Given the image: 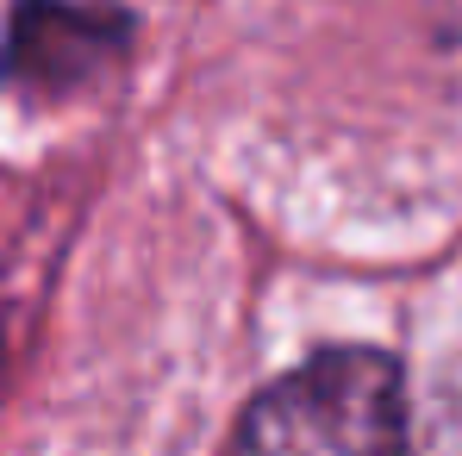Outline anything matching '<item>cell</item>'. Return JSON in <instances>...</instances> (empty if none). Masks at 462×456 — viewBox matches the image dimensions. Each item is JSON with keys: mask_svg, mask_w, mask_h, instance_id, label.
<instances>
[{"mask_svg": "<svg viewBox=\"0 0 462 456\" xmlns=\"http://www.w3.org/2000/svg\"><path fill=\"white\" fill-rule=\"evenodd\" d=\"M226 456H406V381L382 350H319L269 381Z\"/></svg>", "mask_w": 462, "mask_h": 456, "instance_id": "cell-1", "label": "cell"}]
</instances>
